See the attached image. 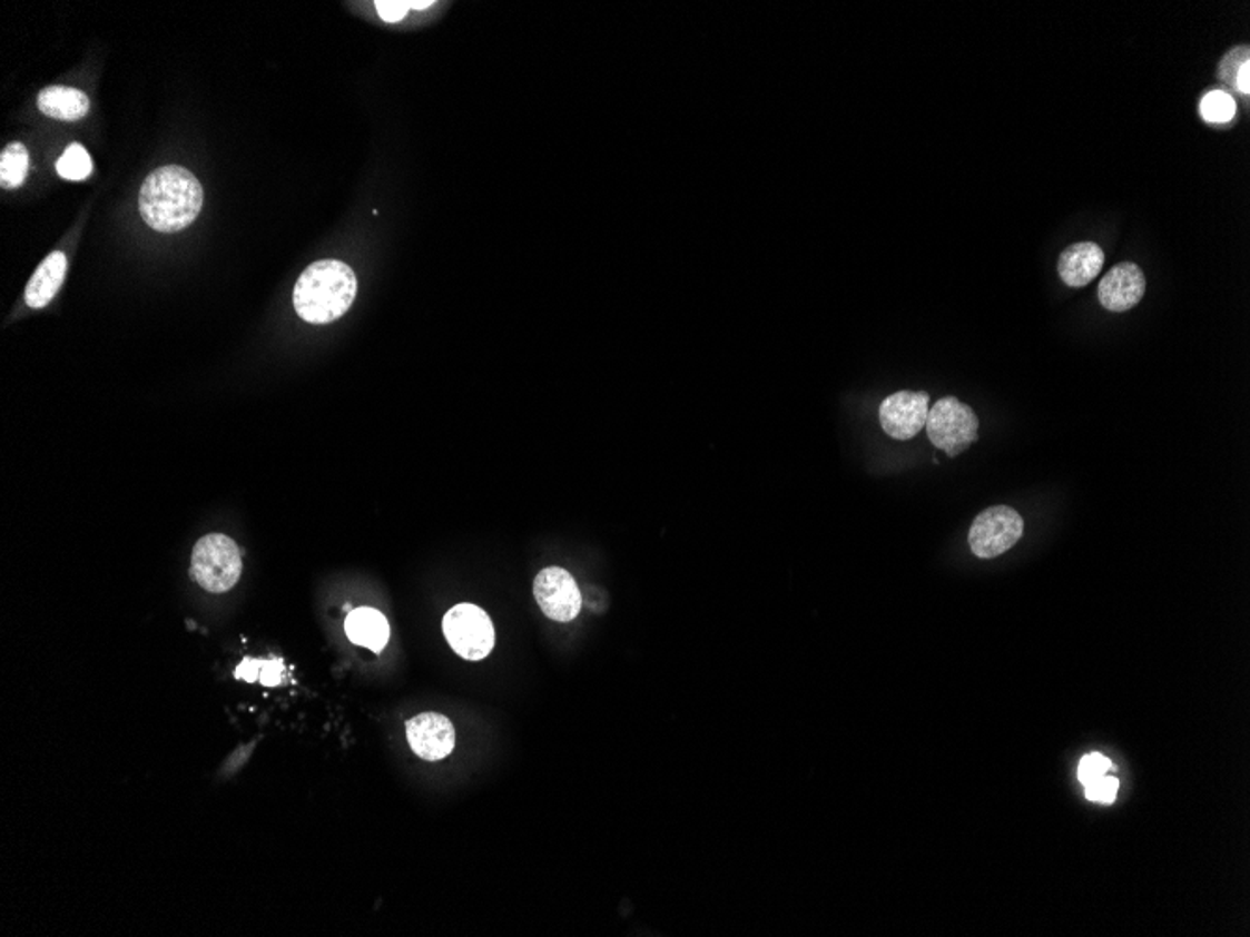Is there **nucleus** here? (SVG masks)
Instances as JSON below:
<instances>
[{
    "mask_svg": "<svg viewBox=\"0 0 1250 937\" xmlns=\"http://www.w3.org/2000/svg\"><path fill=\"white\" fill-rule=\"evenodd\" d=\"M1118 790H1120L1118 779L1104 775V777H1099V779L1086 785V797L1090 801L1112 805L1115 801V796H1118Z\"/></svg>",
    "mask_w": 1250,
    "mask_h": 937,
    "instance_id": "nucleus-21",
    "label": "nucleus"
},
{
    "mask_svg": "<svg viewBox=\"0 0 1250 937\" xmlns=\"http://www.w3.org/2000/svg\"><path fill=\"white\" fill-rule=\"evenodd\" d=\"M283 667L282 661H257V659H246L242 662L238 670H236V678L244 681H260L263 686L276 687L283 681Z\"/></svg>",
    "mask_w": 1250,
    "mask_h": 937,
    "instance_id": "nucleus-18",
    "label": "nucleus"
},
{
    "mask_svg": "<svg viewBox=\"0 0 1250 937\" xmlns=\"http://www.w3.org/2000/svg\"><path fill=\"white\" fill-rule=\"evenodd\" d=\"M66 270H68V258H66L65 253H49L48 257L43 258L40 266L36 268L35 276L30 277L29 285H27V290H24L27 305L32 309L46 307L62 287Z\"/></svg>",
    "mask_w": 1250,
    "mask_h": 937,
    "instance_id": "nucleus-12",
    "label": "nucleus"
},
{
    "mask_svg": "<svg viewBox=\"0 0 1250 937\" xmlns=\"http://www.w3.org/2000/svg\"><path fill=\"white\" fill-rule=\"evenodd\" d=\"M29 172V152L21 142L8 145L0 154V186L16 189L23 186Z\"/></svg>",
    "mask_w": 1250,
    "mask_h": 937,
    "instance_id": "nucleus-15",
    "label": "nucleus"
},
{
    "mask_svg": "<svg viewBox=\"0 0 1250 937\" xmlns=\"http://www.w3.org/2000/svg\"><path fill=\"white\" fill-rule=\"evenodd\" d=\"M1236 90L1241 95L1249 96L1250 92V60H1247L1241 68H1239L1238 76H1236Z\"/></svg>",
    "mask_w": 1250,
    "mask_h": 937,
    "instance_id": "nucleus-23",
    "label": "nucleus"
},
{
    "mask_svg": "<svg viewBox=\"0 0 1250 937\" xmlns=\"http://www.w3.org/2000/svg\"><path fill=\"white\" fill-rule=\"evenodd\" d=\"M429 7H433V2H411L412 10H427Z\"/></svg>",
    "mask_w": 1250,
    "mask_h": 937,
    "instance_id": "nucleus-24",
    "label": "nucleus"
},
{
    "mask_svg": "<svg viewBox=\"0 0 1250 937\" xmlns=\"http://www.w3.org/2000/svg\"><path fill=\"white\" fill-rule=\"evenodd\" d=\"M1145 277L1139 264H1115L1114 268L1101 279L1099 302L1104 309L1123 313L1133 309L1144 298Z\"/></svg>",
    "mask_w": 1250,
    "mask_h": 937,
    "instance_id": "nucleus-10",
    "label": "nucleus"
},
{
    "mask_svg": "<svg viewBox=\"0 0 1250 937\" xmlns=\"http://www.w3.org/2000/svg\"><path fill=\"white\" fill-rule=\"evenodd\" d=\"M38 107L46 117L73 122V120L87 117L90 100L89 96L81 90H77V88L55 85V87L41 90L40 96H38Z\"/></svg>",
    "mask_w": 1250,
    "mask_h": 937,
    "instance_id": "nucleus-14",
    "label": "nucleus"
},
{
    "mask_svg": "<svg viewBox=\"0 0 1250 937\" xmlns=\"http://www.w3.org/2000/svg\"><path fill=\"white\" fill-rule=\"evenodd\" d=\"M57 172L65 180H87L92 175V159L81 145H70L57 161Z\"/></svg>",
    "mask_w": 1250,
    "mask_h": 937,
    "instance_id": "nucleus-17",
    "label": "nucleus"
},
{
    "mask_svg": "<svg viewBox=\"0 0 1250 937\" xmlns=\"http://www.w3.org/2000/svg\"><path fill=\"white\" fill-rule=\"evenodd\" d=\"M534 595L549 620L568 623L581 614V590L565 569L547 568L535 574Z\"/></svg>",
    "mask_w": 1250,
    "mask_h": 937,
    "instance_id": "nucleus-7",
    "label": "nucleus"
},
{
    "mask_svg": "<svg viewBox=\"0 0 1250 937\" xmlns=\"http://www.w3.org/2000/svg\"><path fill=\"white\" fill-rule=\"evenodd\" d=\"M203 186L191 170L167 165L147 176L139 191V214L158 233H178L197 219Z\"/></svg>",
    "mask_w": 1250,
    "mask_h": 937,
    "instance_id": "nucleus-1",
    "label": "nucleus"
},
{
    "mask_svg": "<svg viewBox=\"0 0 1250 937\" xmlns=\"http://www.w3.org/2000/svg\"><path fill=\"white\" fill-rule=\"evenodd\" d=\"M406 739L411 749L422 760L439 762L442 758L452 754L455 747V728L446 716L429 711L406 722Z\"/></svg>",
    "mask_w": 1250,
    "mask_h": 937,
    "instance_id": "nucleus-9",
    "label": "nucleus"
},
{
    "mask_svg": "<svg viewBox=\"0 0 1250 937\" xmlns=\"http://www.w3.org/2000/svg\"><path fill=\"white\" fill-rule=\"evenodd\" d=\"M1236 112H1238L1236 100L1224 90H1211L1200 101V115L1205 122L1228 124L1233 120Z\"/></svg>",
    "mask_w": 1250,
    "mask_h": 937,
    "instance_id": "nucleus-16",
    "label": "nucleus"
},
{
    "mask_svg": "<svg viewBox=\"0 0 1250 937\" xmlns=\"http://www.w3.org/2000/svg\"><path fill=\"white\" fill-rule=\"evenodd\" d=\"M928 416L925 392H897L884 398L878 411L884 433L895 440H911L922 433Z\"/></svg>",
    "mask_w": 1250,
    "mask_h": 937,
    "instance_id": "nucleus-8",
    "label": "nucleus"
},
{
    "mask_svg": "<svg viewBox=\"0 0 1250 937\" xmlns=\"http://www.w3.org/2000/svg\"><path fill=\"white\" fill-rule=\"evenodd\" d=\"M345 633L354 644L381 653L390 640V623L375 609H356L345 621Z\"/></svg>",
    "mask_w": 1250,
    "mask_h": 937,
    "instance_id": "nucleus-13",
    "label": "nucleus"
},
{
    "mask_svg": "<svg viewBox=\"0 0 1250 937\" xmlns=\"http://www.w3.org/2000/svg\"><path fill=\"white\" fill-rule=\"evenodd\" d=\"M1022 533L1024 521L1013 507L993 505L975 516L968 533L970 549L981 560H993L1011 551Z\"/></svg>",
    "mask_w": 1250,
    "mask_h": 937,
    "instance_id": "nucleus-6",
    "label": "nucleus"
},
{
    "mask_svg": "<svg viewBox=\"0 0 1250 937\" xmlns=\"http://www.w3.org/2000/svg\"><path fill=\"white\" fill-rule=\"evenodd\" d=\"M358 293L353 268L341 260H317L294 285V309L309 324H329L343 317Z\"/></svg>",
    "mask_w": 1250,
    "mask_h": 937,
    "instance_id": "nucleus-2",
    "label": "nucleus"
},
{
    "mask_svg": "<svg viewBox=\"0 0 1250 937\" xmlns=\"http://www.w3.org/2000/svg\"><path fill=\"white\" fill-rule=\"evenodd\" d=\"M928 440L938 450L947 453L949 457H958L964 450L977 440L980 420L968 405L961 403L957 397L939 398L938 403L928 408L927 423Z\"/></svg>",
    "mask_w": 1250,
    "mask_h": 937,
    "instance_id": "nucleus-4",
    "label": "nucleus"
},
{
    "mask_svg": "<svg viewBox=\"0 0 1250 937\" xmlns=\"http://www.w3.org/2000/svg\"><path fill=\"white\" fill-rule=\"evenodd\" d=\"M1250 59L1249 48L1241 46V48H1233L1230 53L1221 60L1219 66V79H1221L1227 87L1236 90V76H1238L1239 68Z\"/></svg>",
    "mask_w": 1250,
    "mask_h": 937,
    "instance_id": "nucleus-19",
    "label": "nucleus"
},
{
    "mask_svg": "<svg viewBox=\"0 0 1250 937\" xmlns=\"http://www.w3.org/2000/svg\"><path fill=\"white\" fill-rule=\"evenodd\" d=\"M1103 266V249L1093 241H1081L1069 246L1057 260V272L1062 282L1073 288L1090 285L1101 274Z\"/></svg>",
    "mask_w": 1250,
    "mask_h": 937,
    "instance_id": "nucleus-11",
    "label": "nucleus"
},
{
    "mask_svg": "<svg viewBox=\"0 0 1250 937\" xmlns=\"http://www.w3.org/2000/svg\"><path fill=\"white\" fill-rule=\"evenodd\" d=\"M191 574L206 592L225 593L240 580L238 545L224 533H208L197 541L191 554Z\"/></svg>",
    "mask_w": 1250,
    "mask_h": 937,
    "instance_id": "nucleus-3",
    "label": "nucleus"
},
{
    "mask_svg": "<svg viewBox=\"0 0 1250 937\" xmlns=\"http://www.w3.org/2000/svg\"><path fill=\"white\" fill-rule=\"evenodd\" d=\"M1110 768H1112V762H1110L1109 758H1104V756L1099 754V752H1092V754H1086L1081 760V766H1079V780H1081L1084 786L1090 785L1092 780L1109 773Z\"/></svg>",
    "mask_w": 1250,
    "mask_h": 937,
    "instance_id": "nucleus-20",
    "label": "nucleus"
},
{
    "mask_svg": "<svg viewBox=\"0 0 1250 937\" xmlns=\"http://www.w3.org/2000/svg\"><path fill=\"white\" fill-rule=\"evenodd\" d=\"M442 628L452 650L466 661H482L494 648L493 621L476 604L453 606Z\"/></svg>",
    "mask_w": 1250,
    "mask_h": 937,
    "instance_id": "nucleus-5",
    "label": "nucleus"
},
{
    "mask_svg": "<svg viewBox=\"0 0 1250 937\" xmlns=\"http://www.w3.org/2000/svg\"><path fill=\"white\" fill-rule=\"evenodd\" d=\"M376 12L381 16L382 21L386 23H397L401 19L406 18L409 10H412L411 2H400V0H376Z\"/></svg>",
    "mask_w": 1250,
    "mask_h": 937,
    "instance_id": "nucleus-22",
    "label": "nucleus"
}]
</instances>
